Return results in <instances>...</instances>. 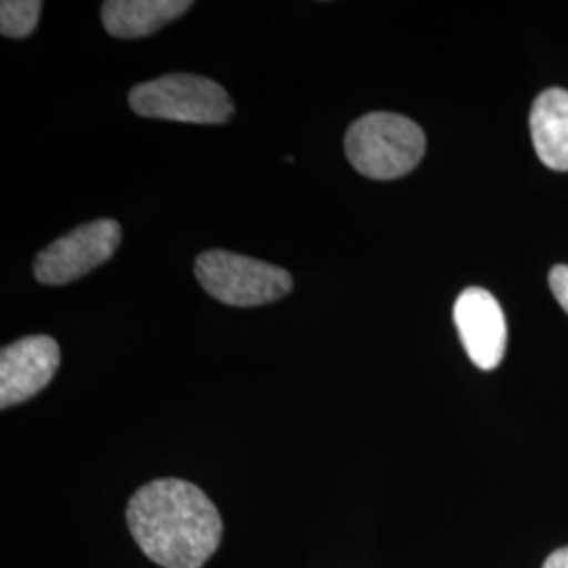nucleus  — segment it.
Instances as JSON below:
<instances>
[{
	"mask_svg": "<svg viewBox=\"0 0 568 568\" xmlns=\"http://www.w3.org/2000/svg\"><path fill=\"white\" fill-rule=\"evenodd\" d=\"M530 138L541 163L568 171V91H544L530 110Z\"/></svg>",
	"mask_w": 568,
	"mask_h": 568,
	"instance_id": "1a4fd4ad",
	"label": "nucleus"
},
{
	"mask_svg": "<svg viewBox=\"0 0 568 568\" xmlns=\"http://www.w3.org/2000/svg\"><path fill=\"white\" fill-rule=\"evenodd\" d=\"M549 286L568 314V265H556L549 274Z\"/></svg>",
	"mask_w": 568,
	"mask_h": 568,
	"instance_id": "9b49d317",
	"label": "nucleus"
},
{
	"mask_svg": "<svg viewBox=\"0 0 568 568\" xmlns=\"http://www.w3.org/2000/svg\"><path fill=\"white\" fill-rule=\"evenodd\" d=\"M121 244V225L98 220L81 225L49 244L34 262V276L42 284H68L105 264Z\"/></svg>",
	"mask_w": 568,
	"mask_h": 568,
	"instance_id": "39448f33",
	"label": "nucleus"
},
{
	"mask_svg": "<svg viewBox=\"0 0 568 568\" xmlns=\"http://www.w3.org/2000/svg\"><path fill=\"white\" fill-rule=\"evenodd\" d=\"M194 270L211 297L236 307L272 304L293 288V278L283 267L230 251H206Z\"/></svg>",
	"mask_w": 568,
	"mask_h": 568,
	"instance_id": "20e7f679",
	"label": "nucleus"
},
{
	"mask_svg": "<svg viewBox=\"0 0 568 568\" xmlns=\"http://www.w3.org/2000/svg\"><path fill=\"white\" fill-rule=\"evenodd\" d=\"M544 568H568V548L556 549L554 554H549Z\"/></svg>",
	"mask_w": 568,
	"mask_h": 568,
	"instance_id": "f8f14e48",
	"label": "nucleus"
},
{
	"mask_svg": "<svg viewBox=\"0 0 568 568\" xmlns=\"http://www.w3.org/2000/svg\"><path fill=\"white\" fill-rule=\"evenodd\" d=\"M39 0H2L0 4V32L9 39H26L34 32L41 18Z\"/></svg>",
	"mask_w": 568,
	"mask_h": 568,
	"instance_id": "9d476101",
	"label": "nucleus"
},
{
	"mask_svg": "<svg viewBox=\"0 0 568 568\" xmlns=\"http://www.w3.org/2000/svg\"><path fill=\"white\" fill-rule=\"evenodd\" d=\"M345 154L352 166L368 180L389 182L405 178L426 154V135L417 122L371 112L345 133Z\"/></svg>",
	"mask_w": 568,
	"mask_h": 568,
	"instance_id": "f03ea898",
	"label": "nucleus"
},
{
	"mask_svg": "<svg viewBox=\"0 0 568 568\" xmlns=\"http://www.w3.org/2000/svg\"><path fill=\"white\" fill-rule=\"evenodd\" d=\"M453 321L474 365L483 371L501 365L508 347V325L501 305L488 291L466 288L455 302Z\"/></svg>",
	"mask_w": 568,
	"mask_h": 568,
	"instance_id": "423d86ee",
	"label": "nucleus"
},
{
	"mask_svg": "<svg viewBox=\"0 0 568 568\" xmlns=\"http://www.w3.org/2000/svg\"><path fill=\"white\" fill-rule=\"evenodd\" d=\"M190 7V0H108L102 7L103 28L116 39H143L182 18Z\"/></svg>",
	"mask_w": 568,
	"mask_h": 568,
	"instance_id": "6e6552de",
	"label": "nucleus"
},
{
	"mask_svg": "<svg viewBox=\"0 0 568 568\" xmlns=\"http://www.w3.org/2000/svg\"><path fill=\"white\" fill-rule=\"evenodd\" d=\"M60 345L49 335H30L2 347L0 406L21 405L51 384L60 368Z\"/></svg>",
	"mask_w": 568,
	"mask_h": 568,
	"instance_id": "0eeeda50",
	"label": "nucleus"
},
{
	"mask_svg": "<svg viewBox=\"0 0 568 568\" xmlns=\"http://www.w3.org/2000/svg\"><path fill=\"white\" fill-rule=\"evenodd\" d=\"M126 523L143 554L164 568H203L224 537L220 509L204 490L178 478L140 488Z\"/></svg>",
	"mask_w": 568,
	"mask_h": 568,
	"instance_id": "f257e3e1",
	"label": "nucleus"
},
{
	"mask_svg": "<svg viewBox=\"0 0 568 568\" xmlns=\"http://www.w3.org/2000/svg\"><path fill=\"white\" fill-rule=\"evenodd\" d=\"M131 110L145 119L224 124L234 114V103L222 84L196 74H166L138 84L129 93Z\"/></svg>",
	"mask_w": 568,
	"mask_h": 568,
	"instance_id": "7ed1b4c3",
	"label": "nucleus"
}]
</instances>
